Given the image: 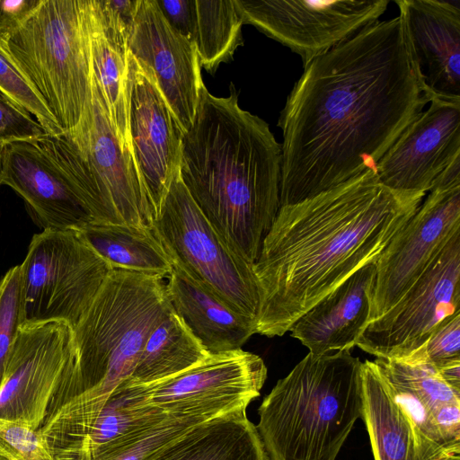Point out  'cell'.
Returning a JSON list of instances; mask_svg holds the SVG:
<instances>
[{"label": "cell", "instance_id": "obj_35", "mask_svg": "<svg viewBox=\"0 0 460 460\" xmlns=\"http://www.w3.org/2000/svg\"><path fill=\"white\" fill-rule=\"evenodd\" d=\"M45 134L31 114L0 92V142L35 140Z\"/></svg>", "mask_w": 460, "mask_h": 460}, {"label": "cell", "instance_id": "obj_36", "mask_svg": "<svg viewBox=\"0 0 460 460\" xmlns=\"http://www.w3.org/2000/svg\"><path fill=\"white\" fill-rule=\"evenodd\" d=\"M170 25L183 37L193 42L195 27L194 0H156Z\"/></svg>", "mask_w": 460, "mask_h": 460}, {"label": "cell", "instance_id": "obj_5", "mask_svg": "<svg viewBox=\"0 0 460 460\" xmlns=\"http://www.w3.org/2000/svg\"><path fill=\"white\" fill-rule=\"evenodd\" d=\"M351 349L308 353L264 397L255 426L266 460H336L363 411Z\"/></svg>", "mask_w": 460, "mask_h": 460}, {"label": "cell", "instance_id": "obj_37", "mask_svg": "<svg viewBox=\"0 0 460 460\" xmlns=\"http://www.w3.org/2000/svg\"><path fill=\"white\" fill-rule=\"evenodd\" d=\"M42 0H0V39L19 29Z\"/></svg>", "mask_w": 460, "mask_h": 460}, {"label": "cell", "instance_id": "obj_41", "mask_svg": "<svg viewBox=\"0 0 460 460\" xmlns=\"http://www.w3.org/2000/svg\"><path fill=\"white\" fill-rule=\"evenodd\" d=\"M444 460H460V455L451 456L445 458Z\"/></svg>", "mask_w": 460, "mask_h": 460}, {"label": "cell", "instance_id": "obj_26", "mask_svg": "<svg viewBox=\"0 0 460 460\" xmlns=\"http://www.w3.org/2000/svg\"><path fill=\"white\" fill-rule=\"evenodd\" d=\"M209 355L172 310L148 336L128 379L145 385L157 384L188 370Z\"/></svg>", "mask_w": 460, "mask_h": 460}, {"label": "cell", "instance_id": "obj_31", "mask_svg": "<svg viewBox=\"0 0 460 460\" xmlns=\"http://www.w3.org/2000/svg\"><path fill=\"white\" fill-rule=\"evenodd\" d=\"M0 92L31 114L49 135L63 134L36 89L15 64L0 40Z\"/></svg>", "mask_w": 460, "mask_h": 460}, {"label": "cell", "instance_id": "obj_17", "mask_svg": "<svg viewBox=\"0 0 460 460\" xmlns=\"http://www.w3.org/2000/svg\"><path fill=\"white\" fill-rule=\"evenodd\" d=\"M267 373L260 356L242 349L210 353L188 370L146 385V399L168 413L205 407L247 408L260 396Z\"/></svg>", "mask_w": 460, "mask_h": 460}, {"label": "cell", "instance_id": "obj_33", "mask_svg": "<svg viewBox=\"0 0 460 460\" xmlns=\"http://www.w3.org/2000/svg\"><path fill=\"white\" fill-rule=\"evenodd\" d=\"M0 460H52L39 429L0 419Z\"/></svg>", "mask_w": 460, "mask_h": 460}, {"label": "cell", "instance_id": "obj_2", "mask_svg": "<svg viewBox=\"0 0 460 460\" xmlns=\"http://www.w3.org/2000/svg\"><path fill=\"white\" fill-rule=\"evenodd\" d=\"M425 196L392 190L368 171L279 207L252 265L260 295L256 333L283 336L353 273L376 262Z\"/></svg>", "mask_w": 460, "mask_h": 460}, {"label": "cell", "instance_id": "obj_23", "mask_svg": "<svg viewBox=\"0 0 460 460\" xmlns=\"http://www.w3.org/2000/svg\"><path fill=\"white\" fill-rule=\"evenodd\" d=\"M88 17L92 74L118 136L131 152L126 93L130 27L108 0H88Z\"/></svg>", "mask_w": 460, "mask_h": 460}, {"label": "cell", "instance_id": "obj_18", "mask_svg": "<svg viewBox=\"0 0 460 460\" xmlns=\"http://www.w3.org/2000/svg\"><path fill=\"white\" fill-rule=\"evenodd\" d=\"M92 117L75 146L85 159L102 196L107 224L153 226L155 215L134 157L123 145L92 74Z\"/></svg>", "mask_w": 460, "mask_h": 460}, {"label": "cell", "instance_id": "obj_32", "mask_svg": "<svg viewBox=\"0 0 460 460\" xmlns=\"http://www.w3.org/2000/svg\"><path fill=\"white\" fill-rule=\"evenodd\" d=\"M22 325L21 265L12 267L0 279V388L9 354Z\"/></svg>", "mask_w": 460, "mask_h": 460}, {"label": "cell", "instance_id": "obj_10", "mask_svg": "<svg viewBox=\"0 0 460 460\" xmlns=\"http://www.w3.org/2000/svg\"><path fill=\"white\" fill-rule=\"evenodd\" d=\"M458 233L460 156L438 177L416 212L376 261L368 323L394 306Z\"/></svg>", "mask_w": 460, "mask_h": 460}, {"label": "cell", "instance_id": "obj_4", "mask_svg": "<svg viewBox=\"0 0 460 460\" xmlns=\"http://www.w3.org/2000/svg\"><path fill=\"white\" fill-rule=\"evenodd\" d=\"M172 310L164 279L112 270L72 327L73 355L48 415L55 411L63 423L88 429Z\"/></svg>", "mask_w": 460, "mask_h": 460}, {"label": "cell", "instance_id": "obj_16", "mask_svg": "<svg viewBox=\"0 0 460 460\" xmlns=\"http://www.w3.org/2000/svg\"><path fill=\"white\" fill-rule=\"evenodd\" d=\"M429 103L377 163L378 179L392 190L427 193L460 156V98L432 95Z\"/></svg>", "mask_w": 460, "mask_h": 460}, {"label": "cell", "instance_id": "obj_15", "mask_svg": "<svg viewBox=\"0 0 460 460\" xmlns=\"http://www.w3.org/2000/svg\"><path fill=\"white\" fill-rule=\"evenodd\" d=\"M128 50L152 75L182 136L204 84L194 43L170 25L156 0H137Z\"/></svg>", "mask_w": 460, "mask_h": 460}, {"label": "cell", "instance_id": "obj_25", "mask_svg": "<svg viewBox=\"0 0 460 460\" xmlns=\"http://www.w3.org/2000/svg\"><path fill=\"white\" fill-rule=\"evenodd\" d=\"M77 231L113 270L164 279L172 269L153 226L90 223Z\"/></svg>", "mask_w": 460, "mask_h": 460}, {"label": "cell", "instance_id": "obj_28", "mask_svg": "<svg viewBox=\"0 0 460 460\" xmlns=\"http://www.w3.org/2000/svg\"><path fill=\"white\" fill-rule=\"evenodd\" d=\"M234 410L236 409L205 407L170 412L162 420L142 426L99 447L93 453L92 460H146L195 425Z\"/></svg>", "mask_w": 460, "mask_h": 460}, {"label": "cell", "instance_id": "obj_7", "mask_svg": "<svg viewBox=\"0 0 460 460\" xmlns=\"http://www.w3.org/2000/svg\"><path fill=\"white\" fill-rule=\"evenodd\" d=\"M2 184L22 198L43 230H79L94 223L98 189L85 159L65 134L8 143Z\"/></svg>", "mask_w": 460, "mask_h": 460}, {"label": "cell", "instance_id": "obj_34", "mask_svg": "<svg viewBox=\"0 0 460 460\" xmlns=\"http://www.w3.org/2000/svg\"><path fill=\"white\" fill-rule=\"evenodd\" d=\"M401 361H425L436 369L460 361V313L446 319L422 349Z\"/></svg>", "mask_w": 460, "mask_h": 460}, {"label": "cell", "instance_id": "obj_13", "mask_svg": "<svg viewBox=\"0 0 460 460\" xmlns=\"http://www.w3.org/2000/svg\"><path fill=\"white\" fill-rule=\"evenodd\" d=\"M72 355V328L66 323L22 324L0 388V419L39 429Z\"/></svg>", "mask_w": 460, "mask_h": 460}, {"label": "cell", "instance_id": "obj_40", "mask_svg": "<svg viewBox=\"0 0 460 460\" xmlns=\"http://www.w3.org/2000/svg\"><path fill=\"white\" fill-rule=\"evenodd\" d=\"M6 145V143L0 142V185H2L3 167Z\"/></svg>", "mask_w": 460, "mask_h": 460}, {"label": "cell", "instance_id": "obj_22", "mask_svg": "<svg viewBox=\"0 0 460 460\" xmlns=\"http://www.w3.org/2000/svg\"><path fill=\"white\" fill-rule=\"evenodd\" d=\"M364 420L375 460H444L451 456L425 440L393 395L373 360L362 362Z\"/></svg>", "mask_w": 460, "mask_h": 460}, {"label": "cell", "instance_id": "obj_21", "mask_svg": "<svg viewBox=\"0 0 460 460\" xmlns=\"http://www.w3.org/2000/svg\"><path fill=\"white\" fill-rule=\"evenodd\" d=\"M167 278L173 312L209 353L240 349L256 333L255 319L234 310L173 261Z\"/></svg>", "mask_w": 460, "mask_h": 460}, {"label": "cell", "instance_id": "obj_6", "mask_svg": "<svg viewBox=\"0 0 460 460\" xmlns=\"http://www.w3.org/2000/svg\"><path fill=\"white\" fill-rule=\"evenodd\" d=\"M74 144L92 117L88 0H42L15 31L0 39Z\"/></svg>", "mask_w": 460, "mask_h": 460}, {"label": "cell", "instance_id": "obj_27", "mask_svg": "<svg viewBox=\"0 0 460 460\" xmlns=\"http://www.w3.org/2000/svg\"><path fill=\"white\" fill-rule=\"evenodd\" d=\"M169 413L148 403L146 385L127 379L110 394L85 435L76 441L84 443L92 456L99 447Z\"/></svg>", "mask_w": 460, "mask_h": 460}, {"label": "cell", "instance_id": "obj_30", "mask_svg": "<svg viewBox=\"0 0 460 460\" xmlns=\"http://www.w3.org/2000/svg\"><path fill=\"white\" fill-rule=\"evenodd\" d=\"M374 361L387 377L402 382L414 390L432 412L442 404L460 402V393L448 385L438 370L428 362H404L387 358H376Z\"/></svg>", "mask_w": 460, "mask_h": 460}, {"label": "cell", "instance_id": "obj_1", "mask_svg": "<svg viewBox=\"0 0 460 460\" xmlns=\"http://www.w3.org/2000/svg\"><path fill=\"white\" fill-rule=\"evenodd\" d=\"M429 102L400 13L311 60L278 122L280 207L376 172L380 158Z\"/></svg>", "mask_w": 460, "mask_h": 460}, {"label": "cell", "instance_id": "obj_39", "mask_svg": "<svg viewBox=\"0 0 460 460\" xmlns=\"http://www.w3.org/2000/svg\"><path fill=\"white\" fill-rule=\"evenodd\" d=\"M437 370L448 385L460 393V361L447 364Z\"/></svg>", "mask_w": 460, "mask_h": 460}, {"label": "cell", "instance_id": "obj_12", "mask_svg": "<svg viewBox=\"0 0 460 460\" xmlns=\"http://www.w3.org/2000/svg\"><path fill=\"white\" fill-rule=\"evenodd\" d=\"M243 24L255 26L302 59L314 58L379 21L389 0H234Z\"/></svg>", "mask_w": 460, "mask_h": 460}, {"label": "cell", "instance_id": "obj_29", "mask_svg": "<svg viewBox=\"0 0 460 460\" xmlns=\"http://www.w3.org/2000/svg\"><path fill=\"white\" fill-rule=\"evenodd\" d=\"M193 43L200 68L215 73L243 44V24L234 0H194Z\"/></svg>", "mask_w": 460, "mask_h": 460}, {"label": "cell", "instance_id": "obj_14", "mask_svg": "<svg viewBox=\"0 0 460 460\" xmlns=\"http://www.w3.org/2000/svg\"><path fill=\"white\" fill-rule=\"evenodd\" d=\"M130 148L155 218L179 171L181 133L152 75L127 54Z\"/></svg>", "mask_w": 460, "mask_h": 460}, {"label": "cell", "instance_id": "obj_11", "mask_svg": "<svg viewBox=\"0 0 460 460\" xmlns=\"http://www.w3.org/2000/svg\"><path fill=\"white\" fill-rule=\"evenodd\" d=\"M460 313V233L403 297L368 323L357 345L376 358L402 360L422 349L434 331Z\"/></svg>", "mask_w": 460, "mask_h": 460}, {"label": "cell", "instance_id": "obj_20", "mask_svg": "<svg viewBox=\"0 0 460 460\" xmlns=\"http://www.w3.org/2000/svg\"><path fill=\"white\" fill-rule=\"evenodd\" d=\"M376 262L369 263L338 286L291 326V337L309 353L353 349L368 323Z\"/></svg>", "mask_w": 460, "mask_h": 460}, {"label": "cell", "instance_id": "obj_9", "mask_svg": "<svg viewBox=\"0 0 460 460\" xmlns=\"http://www.w3.org/2000/svg\"><path fill=\"white\" fill-rule=\"evenodd\" d=\"M153 227L173 261L230 307L257 318L260 295L252 265L236 253L174 176Z\"/></svg>", "mask_w": 460, "mask_h": 460}, {"label": "cell", "instance_id": "obj_38", "mask_svg": "<svg viewBox=\"0 0 460 460\" xmlns=\"http://www.w3.org/2000/svg\"><path fill=\"white\" fill-rule=\"evenodd\" d=\"M434 421L446 441L460 450V402H450L433 411Z\"/></svg>", "mask_w": 460, "mask_h": 460}, {"label": "cell", "instance_id": "obj_24", "mask_svg": "<svg viewBox=\"0 0 460 460\" xmlns=\"http://www.w3.org/2000/svg\"><path fill=\"white\" fill-rule=\"evenodd\" d=\"M146 460H266L246 408L195 425Z\"/></svg>", "mask_w": 460, "mask_h": 460}, {"label": "cell", "instance_id": "obj_8", "mask_svg": "<svg viewBox=\"0 0 460 460\" xmlns=\"http://www.w3.org/2000/svg\"><path fill=\"white\" fill-rule=\"evenodd\" d=\"M20 265L22 324L61 321L71 328L113 270L77 230L35 234Z\"/></svg>", "mask_w": 460, "mask_h": 460}, {"label": "cell", "instance_id": "obj_3", "mask_svg": "<svg viewBox=\"0 0 460 460\" xmlns=\"http://www.w3.org/2000/svg\"><path fill=\"white\" fill-rule=\"evenodd\" d=\"M180 176L227 244L253 264L280 207L281 146L269 124L203 84L181 139Z\"/></svg>", "mask_w": 460, "mask_h": 460}, {"label": "cell", "instance_id": "obj_19", "mask_svg": "<svg viewBox=\"0 0 460 460\" xmlns=\"http://www.w3.org/2000/svg\"><path fill=\"white\" fill-rule=\"evenodd\" d=\"M394 2L430 96L460 98V1Z\"/></svg>", "mask_w": 460, "mask_h": 460}]
</instances>
